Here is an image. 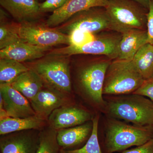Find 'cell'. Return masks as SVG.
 <instances>
[{"label":"cell","instance_id":"6da1fadb","mask_svg":"<svg viewBox=\"0 0 153 153\" xmlns=\"http://www.w3.org/2000/svg\"><path fill=\"white\" fill-rule=\"evenodd\" d=\"M112 60L105 56L79 63L74 73V86L79 95L92 106L104 105L103 84L107 69Z\"/></svg>","mask_w":153,"mask_h":153},{"label":"cell","instance_id":"7a4b0ae2","mask_svg":"<svg viewBox=\"0 0 153 153\" xmlns=\"http://www.w3.org/2000/svg\"><path fill=\"white\" fill-rule=\"evenodd\" d=\"M110 114L135 125H153V102L139 94H128L111 99L107 104Z\"/></svg>","mask_w":153,"mask_h":153},{"label":"cell","instance_id":"3957f363","mask_svg":"<svg viewBox=\"0 0 153 153\" xmlns=\"http://www.w3.org/2000/svg\"><path fill=\"white\" fill-rule=\"evenodd\" d=\"M145 80L132 60L115 59L107 69L102 93L108 95L133 94Z\"/></svg>","mask_w":153,"mask_h":153},{"label":"cell","instance_id":"277c9868","mask_svg":"<svg viewBox=\"0 0 153 153\" xmlns=\"http://www.w3.org/2000/svg\"><path fill=\"white\" fill-rule=\"evenodd\" d=\"M153 138V126H132L112 120L107 126L105 146L108 152L112 153L141 146Z\"/></svg>","mask_w":153,"mask_h":153},{"label":"cell","instance_id":"5b68a950","mask_svg":"<svg viewBox=\"0 0 153 153\" xmlns=\"http://www.w3.org/2000/svg\"><path fill=\"white\" fill-rule=\"evenodd\" d=\"M111 31L123 33L132 29L147 30L149 9L132 0H109L105 7Z\"/></svg>","mask_w":153,"mask_h":153},{"label":"cell","instance_id":"8992f818","mask_svg":"<svg viewBox=\"0 0 153 153\" xmlns=\"http://www.w3.org/2000/svg\"><path fill=\"white\" fill-rule=\"evenodd\" d=\"M67 57L48 55L29 68L38 73L45 86L72 94L70 61Z\"/></svg>","mask_w":153,"mask_h":153},{"label":"cell","instance_id":"52a82bcc","mask_svg":"<svg viewBox=\"0 0 153 153\" xmlns=\"http://www.w3.org/2000/svg\"><path fill=\"white\" fill-rule=\"evenodd\" d=\"M122 34L115 31H104L93 41L80 46L68 45L54 49L48 55L69 57L71 55L86 54L105 56L111 60L117 59Z\"/></svg>","mask_w":153,"mask_h":153},{"label":"cell","instance_id":"ba28073f","mask_svg":"<svg viewBox=\"0 0 153 153\" xmlns=\"http://www.w3.org/2000/svg\"><path fill=\"white\" fill-rule=\"evenodd\" d=\"M63 23L56 29L67 35L74 31L95 34L111 30L110 20L104 7H94L81 11Z\"/></svg>","mask_w":153,"mask_h":153},{"label":"cell","instance_id":"9c48e42d","mask_svg":"<svg viewBox=\"0 0 153 153\" xmlns=\"http://www.w3.org/2000/svg\"><path fill=\"white\" fill-rule=\"evenodd\" d=\"M15 30L21 41L41 47H50L60 44L69 45V36L56 28L34 24L32 22L14 24Z\"/></svg>","mask_w":153,"mask_h":153},{"label":"cell","instance_id":"30bf717a","mask_svg":"<svg viewBox=\"0 0 153 153\" xmlns=\"http://www.w3.org/2000/svg\"><path fill=\"white\" fill-rule=\"evenodd\" d=\"M30 102L36 115L48 120L55 109L74 102L72 94L44 85Z\"/></svg>","mask_w":153,"mask_h":153},{"label":"cell","instance_id":"8fae6325","mask_svg":"<svg viewBox=\"0 0 153 153\" xmlns=\"http://www.w3.org/2000/svg\"><path fill=\"white\" fill-rule=\"evenodd\" d=\"M93 119L89 111L73 102L55 109L47 121L49 126L58 131L83 124Z\"/></svg>","mask_w":153,"mask_h":153},{"label":"cell","instance_id":"7c38bea8","mask_svg":"<svg viewBox=\"0 0 153 153\" xmlns=\"http://www.w3.org/2000/svg\"><path fill=\"white\" fill-rule=\"evenodd\" d=\"M40 131L27 130L1 136V153H37Z\"/></svg>","mask_w":153,"mask_h":153},{"label":"cell","instance_id":"4fadbf2b","mask_svg":"<svg viewBox=\"0 0 153 153\" xmlns=\"http://www.w3.org/2000/svg\"><path fill=\"white\" fill-rule=\"evenodd\" d=\"M3 108L9 117L26 118L36 115L30 101L9 84H0Z\"/></svg>","mask_w":153,"mask_h":153},{"label":"cell","instance_id":"5bb4252c","mask_svg":"<svg viewBox=\"0 0 153 153\" xmlns=\"http://www.w3.org/2000/svg\"><path fill=\"white\" fill-rule=\"evenodd\" d=\"M109 0H67L60 8L53 12L47 19L46 25L53 27L67 21L76 13L94 7H104Z\"/></svg>","mask_w":153,"mask_h":153},{"label":"cell","instance_id":"9a60e30c","mask_svg":"<svg viewBox=\"0 0 153 153\" xmlns=\"http://www.w3.org/2000/svg\"><path fill=\"white\" fill-rule=\"evenodd\" d=\"M0 4L20 23L31 22L43 13L38 0H0Z\"/></svg>","mask_w":153,"mask_h":153},{"label":"cell","instance_id":"2e32d148","mask_svg":"<svg viewBox=\"0 0 153 153\" xmlns=\"http://www.w3.org/2000/svg\"><path fill=\"white\" fill-rule=\"evenodd\" d=\"M49 49L20 41L1 49L0 58H8L20 62L36 60L44 56Z\"/></svg>","mask_w":153,"mask_h":153},{"label":"cell","instance_id":"e0dca14e","mask_svg":"<svg viewBox=\"0 0 153 153\" xmlns=\"http://www.w3.org/2000/svg\"><path fill=\"white\" fill-rule=\"evenodd\" d=\"M148 43L147 30L132 29L126 31L122 33L117 59L132 60L141 47Z\"/></svg>","mask_w":153,"mask_h":153},{"label":"cell","instance_id":"ac0fdd59","mask_svg":"<svg viewBox=\"0 0 153 153\" xmlns=\"http://www.w3.org/2000/svg\"><path fill=\"white\" fill-rule=\"evenodd\" d=\"M48 126V121L41 118L37 115L26 118L8 117L0 120V135H4L27 130L41 131Z\"/></svg>","mask_w":153,"mask_h":153},{"label":"cell","instance_id":"d6986e66","mask_svg":"<svg viewBox=\"0 0 153 153\" xmlns=\"http://www.w3.org/2000/svg\"><path fill=\"white\" fill-rule=\"evenodd\" d=\"M93 128V123L62 129L57 131V142L60 149L68 148L81 144L90 136Z\"/></svg>","mask_w":153,"mask_h":153},{"label":"cell","instance_id":"ffe728a7","mask_svg":"<svg viewBox=\"0 0 153 153\" xmlns=\"http://www.w3.org/2000/svg\"><path fill=\"white\" fill-rule=\"evenodd\" d=\"M9 85L23 94L30 101L44 85L38 73L30 68L14 79Z\"/></svg>","mask_w":153,"mask_h":153},{"label":"cell","instance_id":"44dd1931","mask_svg":"<svg viewBox=\"0 0 153 153\" xmlns=\"http://www.w3.org/2000/svg\"><path fill=\"white\" fill-rule=\"evenodd\" d=\"M132 61L145 80L153 78V44L148 43L141 47Z\"/></svg>","mask_w":153,"mask_h":153},{"label":"cell","instance_id":"7402d4cb","mask_svg":"<svg viewBox=\"0 0 153 153\" xmlns=\"http://www.w3.org/2000/svg\"><path fill=\"white\" fill-rule=\"evenodd\" d=\"M30 68L21 62L8 58H0V84H9Z\"/></svg>","mask_w":153,"mask_h":153},{"label":"cell","instance_id":"603a6c76","mask_svg":"<svg viewBox=\"0 0 153 153\" xmlns=\"http://www.w3.org/2000/svg\"><path fill=\"white\" fill-rule=\"evenodd\" d=\"M57 135V131L49 126L40 131L36 153H60Z\"/></svg>","mask_w":153,"mask_h":153},{"label":"cell","instance_id":"cb8c5ba5","mask_svg":"<svg viewBox=\"0 0 153 153\" xmlns=\"http://www.w3.org/2000/svg\"><path fill=\"white\" fill-rule=\"evenodd\" d=\"M99 117L96 115L92 119L93 128L86 144L82 148L75 150L60 149V153H102L98 137V127Z\"/></svg>","mask_w":153,"mask_h":153},{"label":"cell","instance_id":"d4e9b609","mask_svg":"<svg viewBox=\"0 0 153 153\" xmlns=\"http://www.w3.org/2000/svg\"><path fill=\"white\" fill-rule=\"evenodd\" d=\"M22 41L14 27V24H9L1 20L0 49Z\"/></svg>","mask_w":153,"mask_h":153},{"label":"cell","instance_id":"484cf974","mask_svg":"<svg viewBox=\"0 0 153 153\" xmlns=\"http://www.w3.org/2000/svg\"><path fill=\"white\" fill-rule=\"evenodd\" d=\"M69 45L80 46L93 41L96 36L94 34L80 31H74L69 35Z\"/></svg>","mask_w":153,"mask_h":153},{"label":"cell","instance_id":"4316f807","mask_svg":"<svg viewBox=\"0 0 153 153\" xmlns=\"http://www.w3.org/2000/svg\"><path fill=\"white\" fill-rule=\"evenodd\" d=\"M67 0H46L40 3L39 8L41 13L54 12L60 8L66 3Z\"/></svg>","mask_w":153,"mask_h":153},{"label":"cell","instance_id":"83f0119b","mask_svg":"<svg viewBox=\"0 0 153 153\" xmlns=\"http://www.w3.org/2000/svg\"><path fill=\"white\" fill-rule=\"evenodd\" d=\"M133 94L147 97L153 102V78L145 80L142 85Z\"/></svg>","mask_w":153,"mask_h":153},{"label":"cell","instance_id":"f1b7e54d","mask_svg":"<svg viewBox=\"0 0 153 153\" xmlns=\"http://www.w3.org/2000/svg\"><path fill=\"white\" fill-rule=\"evenodd\" d=\"M147 30L148 35V42L153 44V0L150 1L148 14Z\"/></svg>","mask_w":153,"mask_h":153},{"label":"cell","instance_id":"f546056e","mask_svg":"<svg viewBox=\"0 0 153 153\" xmlns=\"http://www.w3.org/2000/svg\"><path fill=\"white\" fill-rule=\"evenodd\" d=\"M122 153H153V138L141 146L125 150Z\"/></svg>","mask_w":153,"mask_h":153},{"label":"cell","instance_id":"4dcf8cb0","mask_svg":"<svg viewBox=\"0 0 153 153\" xmlns=\"http://www.w3.org/2000/svg\"><path fill=\"white\" fill-rule=\"evenodd\" d=\"M140 4L146 8L149 9L150 0H132Z\"/></svg>","mask_w":153,"mask_h":153},{"label":"cell","instance_id":"1f68e13d","mask_svg":"<svg viewBox=\"0 0 153 153\" xmlns=\"http://www.w3.org/2000/svg\"></svg>","mask_w":153,"mask_h":153},{"label":"cell","instance_id":"d6a6232c","mask_svg":"<svg viewBox=\"0 0 153 153\" xmlns=\"http://www.w3.org/2000/svg\"></svg>","mask_w":153,"mask_h":153}]
</instances>
